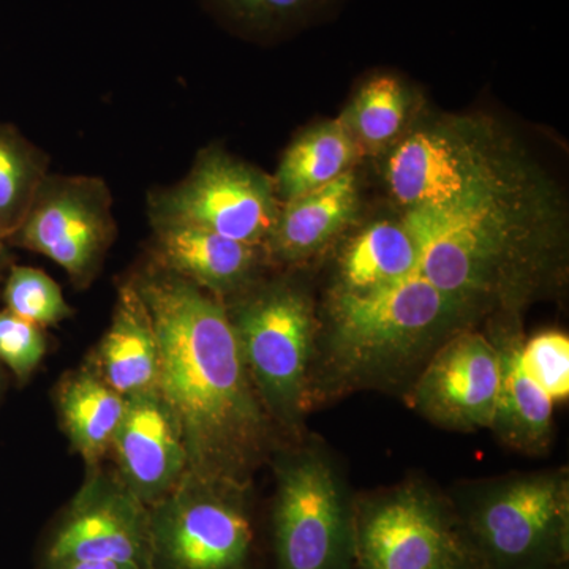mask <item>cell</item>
Instances as JSON below:
<instances>
[{
  "mask_svg": "<svg viewBox=\"0 0 569 569\" xmlns=\"http://www.w3.org/2000/svg\"><path fill=\"white\" fill-rule=\"evenodd\" d=\"M553 569H568V563L567 565H560V567H557V568H553Z\"/></svg>",
  "mask_w": 569,
  "mask_h": 569,
  "instance_id": "1f68e13d",
  "label": "cell"
},
{
  "mask_svg": "<svg viewBox=\"0 0 569 569\" xmlns=\"http://www.w3.org/2000/svg\"><path fill=\"white\" fill-rule=\"evenodd\" d=\"M410 114V96L391 73L370 77L342 116L359 153L377 156L399 141Z\"/></svg>",
  "mask_w": 569,
  "mask_h": 569,
  "instance_id": "7402d4cb",
  "label": "cell"
},
{
  "mask_svg": "<svg viewBox=\"0 0 569 569\" xmlns=\"http://www.w3.org/2000/svg\"><path fill=\"white\" fill-rule=\"evenodd\" d=\"M47 353V340L40 326L14 316L10 310L0 312V361L20 378L31 376Z\"/></svg>",
  "mask_w": 569,
  "mask_h": 569,
  "instance_id": "4316f807",
  "label": "cell"
},
{
  "mask_svg": "<svg viewBox=\"0 0 569 569\" xmlns=\"http://www.w3.org/2000/svg\"><path fill=\"white\" fill-rule=\"evenodd\" d=\"M279 209L274 179L222 151L204 152L186 181L152 201L157 227L189 224L252 246L266 244Z\"/></svg>",
  "mask_w": 569,
  "mask_h": 569,
  "instance_id": "30bf717a",
  "label": "cell"
},
{
  "mask_svg": "<svg viewBox=\"0 0 569 569\" xmlns=\"http://www.w3.org/2000/svg\"><path fill=\"white\" fill-rule=\"evenodd\" d=\"M127 397L89 372L70 377L59 392L67 432L89 463L112 447L126 411Z\"/></svg>",
  "mask_w": 569,
  "mask_h": 569,
  "instance_id": "44dd1931",
  "label": "cell"
},
{
  "mask_svg": "<svg viewBox=\"0 0 569 569\" xmlns=\"http://www.w3.org/2000/svg\"><path fill=\"white\" fill-rule=\"evenodd\" d=\"M70 561L152 569L151 509L127 486H89L51 531L41 567Z\"/></svg>",
  "mask_w": 569,
  "mask_h": 569,
  "instance_id": "4fadbf2b",
  "label": "cell"
},
{
  "mask_svg": "<svg viewBox=\"0 0 569 569\" xmlns=\"http://www.w3.org/2000/svg\"><path fill=\"white\" fill-rule=\"evenodd\" d=\"M43 156L13 127L0 123V234L10 239L44 179Z\"/></svg>",
  "mask_w": 569,
  "mask_h": 569,
  "instance_id": "cb8c5ba5",
  "label": "cell"
},
{
  "mask_svg": "<svg viewBox=\"0 0 569 569\" xmlns=\"http://www.w3.org/2000/svg\"><path fill=\"white\" fill-rule=\"evenodd\" d=\"M361 156L342 118L323 121L299 134L283 153L274 176L282 203L320 189L353 170Z\"/></svg>",
  "mask_w": 569,
  "mask_h": 569,
  "instance_id": "ffe728a7",
  "label": "cell"
},
{
  "mask_svg": "<svg viewBox=\"0 0 569 569\" xmlns=\"http://www.w3.org/2000/svg\"><path fill=\"white\" fill-rule=\"evenodd\" d=\"M418 247L419 276L475 312L519 310L541 290L561 244V212L533 173L467 200L400 216Z\"/></svg>",
  "mask_w": 569,
  "mask_h": 569,
  "instance_id": "7a4b0ae2",
  "label": "cell"
},
{
  "mask_svg": "<svg viewBox=\"0 0 569 569\" xmlns=\"http://www.w3.org/2000/svg\"><path fill=\"white\" fill-rule=\"evenodd\" d=\"M108 387L123 397L157 391L159 343L151 316L134 284L122 288L114 318L99 350Z\"/></svg>",
  "mask_w": 569,
  "mask_h": 569,
  "instance_id": "ac0fdd59",
  "label": "cell"
},
{
  "mask_svg": "<svg viewBox=\"0 0 569 569\" xmlns=\"http://www.w3.org/2000/svg\"><path fill=\"white\" fill-rule=\"evenodd\" d=\"M230 318L269 417L298 427L309 403L320 329L312 298L295 284H269L246 298Z\"/></svg>",
  "mask_w": 569,
  "mask_h": 569,
  "instance_id": "52a82bcc",
  "label": "cell"
},
{
  "mask_svg": "<svg viewBox=\"0 0 569 569\" xmlns=\"http://www.w3.org/2000/svg\"><path fill=\"white\" fill-rule=\"evenodd\" d=\"M7 310L37 326L66 320L71 310L61 287L40 269L14 266L3 291Z\"/></svg>",
  "mask_w": 569,
  "mask_h": 569,
  "instance_id": "d4e9b609",
  "label": "cell"
},
{
  "mask_svg": "<svg viewBox=\"0 0 569 569\" xmlns=\"http://www.w3.org/2000/svg\"><path fill=\"white\" fill-rule=\"evenodd\" d=\"M520 359L527 373L556 406L568 399L569 339L565 332L545 331L523 339Z\"/></svg>",
  "mask_w": 569,
  "mask_h": 569,
  "instance_id": "484cf974",
  "label": "cell"
},
{
  "mask_svg": "<svg viewBox=\"0 0 569 569\" xmlns=\"http://www.w3.org/2000/svg\"><path fill=\"white\" fill-rule=\"evenodd\" d=\"M6 261V250H0V266Z\"/></svg>",
  "mask_w": 569,
  "mask_h": 569,
  "instance_id": "f546056e",
  "label": "cell"
},
{
  "mask_svg": "<svg viewBox=\"0 0 569 569\" xmlns=\"http://www.w3.org/2000/svg\"><path fill=\"white\" fill-rule=\"evenodd\" d=\"M112 448L127 489L149 508L163 500L187 477V451L173 415L157 391L127 397Z\"/></svg>",
  "mask_w": 569,
  "mask_h": 569,
  "instance_id": "5bb4252c",
  "label": "cell"
},
{
  "mask_svg": "<svg viewBox=\"0 0 569 569\" xmlns=\"http://www.w3.org/2000/svg\"><path fill=\"white\" fill-rule=\"evenodd\" d=\"M535 168L492 119L447 116L421 123L392 146L388 190L403 211L441 208L519 181Z\"/></svg>",
  "mask_w": 569,
  "mask_h": 569,
  "instance_id": "277c9868",
  "label": "cell"
},
{
  "mask_svg": "<svg viewBox=\"0 0 569 569\" xmlns=\"http://www.w3.org/2000/svg\"><path fill=\"white\" fill-rule=\"evenodd\" d=\"M41 569H134L114 561H70V563L51 565Z\"/></svg>",
  "mask_w": 569,
  "mask_h": 569,
  "instance_id": "83f0119b",
  "label": "cell"
},
{
  "mask_svg": "<svg viewBox=\"0 0 569 569\" xmlns=\"http://www.w3.org/2000/svg\"><path fill=\"white\" fill-rule=\"evenodd\" d=\"M359 182L353 170L320 189L280 206L266 247L283 263H301L321 250L355 222Z\"/></svg>",
  "mask_w": 569,
  "mask_h": 569,
  "instance_id": "2e32d148",
  "label": "cell"
},
{
  "mask_svg": "<svg viewBox=\"0 0 569 569\" xmlns=\"http://www.w3.org/2000/svg\"><path fill=\"white\" fill-rule=\"evenodd\" d=\"M441 569H486V567L467 549Z\"/></svg>",
  "mask_w": 569,
  "mask_h": 569,
  "instance_id": "f1b7e54d",
  "label": "cell"
},
{
  "mask_svg": "<svg viewBox=\"0 0 569 569\" xmlns=\"http://www.w3.org/2000/svg\"><path fill=\"white\" fill-rule=\"evenodd\" d=\"M500 387L497 347L488 336L466 328L427 359L411 389L410 403L436 426L475 432L492 429Z\"/></svg>",
  "mask_w": 569,
  "mask_h": 569,
  "instance_id": "8fae6325",
  "label": "cell"
},
{
  "mask_svg": "<svg viewBox=\"0 0 569 569\" xmlns=\"http://www.w3.org/2000/svg\"><path fill=\"white\" fill-rule=\"evenodd\" d=\"M269 552L272 569H355V497L323 449L280 463Z\"/></svg>",
  "mask_w": 569,
  "mask_h": 569,
  "instance_id": "8992f818",
  "label": "cell"
},
{
  "mask_svg": "<svg viewBox=\"0 0 569 569\" xmlns=\"http://www.w3.org/2000/svg\"><path fill=\"white\" fill-rule=\"evenodd\" d=\"M151 508L152 569H258L246 490L183 478Z\"/></svg>",
  "mask_w": 569,
  "mask_h": 569,
  "instance_id": "ba28073f",
  "label": "cell"
},
{
  "mask_svg": "<svg viewBox=\"0 0 569 569\" xmlns=\"http://www.w3.org/2000/svg\"><path fill=\"white\" fill-rule=\"evenodd\" d=\"M466 550L451 500L425 482L355 498V569H441Z\"/></svg>",
  "mask_w": 569,
  "mask_h": 569,
  "instance_id": "9c48e42d",
  "label": "cell"
},
{
  "mask_svg": "<svg viewBox=\"0 0 569 569\" xmlns=\"http://www.w3.org/2000/svg\"><path fill=\"white\" fill-rule=\"evenodd\" d=\"M418 247L402 219L377 220L362 228L342 250L332 290L367 295L417 272Z\"/></svg>",
  "mask_w": 569,
  "mask_h": 569,
  "instance_id": "d6986e66",
  "label": "cell"
},
{
  "mask_svg": "<svg viewBox=\"0 0 569 569\" xmlns=\"http://www.w3.org/2000/svg\"><path fill=\"white\" fill-rule=\"evenodd\" d=\"M233 31L254 40L283 39L332 17L343 0H203Z\"/></svg>",
  "mask_w": 569,
  "mask_h": 569,
  "instance_id": "603a6c76",
  "label": "cell"
},
{
  "mask_svg": "<svg viewBox=\"0 0 569 569\" xmlns=\"http://www.w3.org/2000/svg\"><path fill=\"white\" fill-rule=\"evenodd\" d=\"M159 343L157 392L187 451V477L249 488L269 445V415L254 388L230 313L179 276L137 284Z\"/></svg>",
  "mask_w": 569,
  "mask_h": 569,
  "instance_id": "6da1fadb",
  "label": "cell"
},
{
  "mask_svg": "<svg viewBox=\"0 0 569 569\" xmlns=\"http://www.w3.org/2000/svg\"><path fill=\"white\" fill-rule=\"evenodd\" d=\"M112 231L110 194L89 178L43 179L28 216L10 239L44 254L74 279L99 261Z\"/></svg>",
  "mask_w": 569,
  "mask_h": 569,
  "instance_id": "7c38bea8",
  "label": "cell"
},
{
  "mask_svg": "<svg viewBox=\"0 0 569 569\" xmlns=\"http://www.w3.org/2000/svg\"><path fill=\"white\" fill-rule=\"evenodd\" d=\"M260 247L189 224H160L159 250L176 276L212 291L231 293L252 280Z\"/></svg>",
  "mask_w": 569,
  "mask_h": 569,
  "instance_id": "e0dca14e",
  "label": "cell"
},
{
  "mask_svg": "<svg viewBox=\"0 0 569 569\" xmlns=\"http://www.w3.org/2000/svg\"><path fill=\"white\" fill-rule=\"evenodd\" d=\"M515 317L493 329L492 340L501 359V387L492 430L516 451L539 455L549 448L556 403L523 369V337Z\"/></svg>",
  "mask_w": 569,
  "mask_h": 569,
  "instance_id": "9a60e30c",
  "label": "cell"
},
{
  "mask_svg": "<svg viewBox=\"0 0 569 569\" xmlns=\"http://www.w3.org/2000/svg\"><path fill=\"white\" fill-rule=\"evenodd\" d=\"M477 316L418 272L373 293L331 290L321 370L339 388L388 383L425 365Z\"/></svg>",
  "mask_w": 569,
  "mask_h": 569,
  "instance_id": "3957f363",
  "label": "cell"
},
{
  "mask_svg": "<svg viewBox=\"0 0 569 569\" xmlns=\"http://www.w3.org/2000/svg\"><path fill=\"white\" fill-rule=\"evenodd\" d=\"M3 241H6V239H3V236L0 234V250H3Z\"/></svg>",
  "mask_w": 569,
  "mask_h": 569,
  "instance_id": "4dcf8cb0",
  "label": "cell"
},
{
  "mask_svg": "<svg viewBox=\"0 0 569 569\" xmlns=\"http://www.w3.org/2000/svg\"><path fill=\"white\" fill-rule=\"evenodd\" d=\"M467 549L486 569H553L569 561L568 471L468 485L448 496Z\"/></svg>",
  "mask_w": 569,
  "mask_h": 569,
  "instance_id": "5b68a950",
  "label": "cell"
}]
</instances>
